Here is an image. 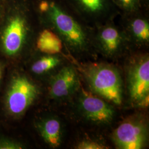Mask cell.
I'll return each instance as SVG.
<instances>
[{"instance_id":"7a4b0ae2","label":"cell","mask_w":149,"mask_h":149,"mask_svg":"<svg viewBox=\"0 0 149 149\" xmlns=\"http://www.w3.org/2000/svg\"><path fill=\"white\" fill-rule=\"evenodd\" d=\"M38 19L30 0L8 3L0 22V48L8 56L21 53L29 41Z\"/></svg>"},{"instance_id":"2e32d148","label":"cell","mask_w":149,"mask_h":149,"mask_svg":"<svg viewBox=\"0 0 149 149\" xmlns=\"http://www.w3.org/2000/svg\"><path fill=\"white\" fill-rule=\"evenodd\" d=\"M106 146L94 141L84 140L78 144L77 149H107Z\"/></svg>"},{"instance_id":"3957f363","label":"cell","mask_w":149,"mask_h":149,"mask_svg":"<svg viewBox=\"0 0 149 149\" xmlns=\"http://www.w3.org/2000/svg\"><path fill=\"white\" fill-rule=\"evenodd\" d=\"M86 79L92 91L112 103L122 102V83L117 70L107 64H95L85 71Z\"/></svg>"},{"instance_id":"5b68a950","label":"cell","mask_w":149,"mask_h":149,"mask_svg":"<svg viewBox=\"0 0 149 149\" xmlns=\"http://www.w3.org/2000/svg\"><path fill=\"white\" fill-rule=\"evenodd\" d=\"M92 43L108 56L117 55L129 44L122 29L114 24V20L93 27Z\"/></svg>"},{"instance_id":"6da1fadb","label":"cell","mask_w":149,"mask_h":149,"mask_svg":"<svg viewBox=\"0 0 149 149\" xmlns=\"http://www.w3.org/2000/svg\"><path fill=\"white\" fill-rule=\"evenodd\" d=\"M39 23L50 27L75 53H86L93 46L91 27L65 0H30Z\"/></svg>"},{"instance_id":"277c9868","label":"cell","mask_w":149,"mask_h":149,"mask_svg":"<svg viewBox=\"0 0 149 149\" xmlns=\"http://www.w3.org/2000/svg\"><path fill=\"white\" fill-rule=\"evenodd\" d=\"M92 27L113 21L119 11L113 0H65Z\"/></svg>"},{"instance_id":"e0dca14e","label":"cell","mask_w":149,"mask_h":149,"mask_svg":"<svg viewBox=\"0 0 149 149\" xmlns=\"http://www.w3.org/2000/svg\"><path fill=\"white\" fill-rule=\"evenodd\" d=\"M21 144L10 140H0V149H21Z\"/></svg>"},{"instance_id":"8fae6325","label":"cell","mask_w":149,"mask_h":149,"mask_svg":"<svg viewBox=\"0 0 149 149\" xmlns=\"http://www.w3.org/2000/svg\"><path fill=\"white\" fill-rule=\"evenodd\" d=\"M79 85V80L74 69L66 66L54 76L50 83V94L54 98H62L71 94Z\"/></svg>"},{"instance_id":"d6986e66","label":"cell","mask_w":149,"mask_h":149,"mask_svg":"<svg viewBox=\"0 0 149 149\" xmlns=\"http://www.w3.org/2000/svg\"><path fill=\"white\" fill-rule=\"evenodd\" d=\"M140 9L149 11V0H140Z\"/></svg>"},{"instance_id":"ffe728a7","label":"cell","mask_w":149,"mask_h":149,"mask_svg":"<svg viewBox=\"0 0 149 149\" xmlns=\"http://www.w3.org/2000/svg\"><path fill=\"white\" fill-rule=\"evenodd\" d=\"M1 1L5 2L7 3H10V2H13V1H16V0H1Z\"/></svg>"},{"instance_id":"4fadbf2b","label":"cell","mask_w":149,"mask_h":149,"mask_svg":"<svg viewBox=\"0 0 149 149\" xmlns=\"http://www.w3.org/2000/svg\"><path fill=\"white\" fill-rule=\"evenodd\" d=\"M39 130L45 141L53 148L58 147L61 143V129L58 120L50 118L39 124Z\"/></svg>"},{"instance_id":"7c38bea8","label":"cell","mask_w":149,"mask_h":149,"mask_svg":"<svg viewBox=\"0 0 149 149\" xmlns=\"http://www.w3.org/2000/svg\"><path fill=\"white\" fill-rule=\"evenodd\" d=\"M40 24L44 28L38 33L36 38L35 45L37 49L42 53L50 55L61 53L64 45H65L61 38L53 29Z\"/></svg>"},{"instance_id":"44dd1931","label":"cell","mask_w":149,"mask_h":149,"mask_svg":"<svg viewBox=\"0 0 149 149\" xmlns=\"http://www.w3.org/2000/svg\"><path fill=\"white\" fill-rule=\"evenodd\" d=\"M2 66L1 65V64H0V80L1 78V76H2Z\"/></svg>"},{"instance_id":"9c48e42d","label":"cell","mask_w":149,"mask_h":149,"mask_svg":"<svg viewBox=\"0 0 149 149\" xmlns=\"http://www.w3.org/2000/svg\"><path fill=\"white\" fill-rule=\"evenodd\" d=\"M135 62L129 71L128 87L132 100L138 104L149 96V57L140 56Z\"/></svg>"},{"instance_id":"5bb4252c","label":"cell","mask_w":149,"mask_h":149,"mask_svg":"<svg viewBox=\"0 0 149 149\" xmlns=\"http://www.w3.org/2000/svg\"><path fill=\"white\" fill-rule=\"evenodd\" d=\"M60 60L55 55H47L36 61L32 66V71L36 74H42L55 68Z\"/></svg>"},{"instance_id":"30bf717a","label":"cell","mask_w":149,"mask_h":149,"mask_svg":"<svg viewBox=\"0 0 149 149\" xmlns=\"http://www.w3.org/2000/svg\"><path fill=\"white\" fill-rule=\"evenodd\" d=\"M81 109L88 120L96 123L111 122L114 116V109L101 98L84 91L80 98Z\"/></svg>"},{"instance_id":"52a82bcc","label":"cell","mask_w":149,"mask_h":149,"mask_svg":"<svg viewBox=\"0 0 149 149\" xmlns=\"http://www.w3.org/2000/svg\"><path fill=\"white\" fill-rule=\"evenodd\" d=\"M38 94L37 86L27 77L18 76L11 82L6 97V106L12 115L22 114L32 104Z\"/></svg>"},{"instance_id":"ac0fdd59","label":"cell","mask_w":149,"mask_h":149,"mask_svg":"<svg viewBox=\"0 0 149 149\" xmlns=\"http://www.w3.org/2000/svg\"><path fill=\"white\" fill-rule=\"evenodd\" d=\"M8 3L0 0V22L3 18V17L5 15L6 7Z\"/></svg>"},{"instance_id":"8992f818","label":"cell","mask_w":149,"mask_h":149,"mask_svg":"<svg viewBox=\"0 0 149 149\" xmlns=\"http://www.w3.org/2000/svg\"><path fill=\"white\" fill-rule=\"evenodd\" d=\"M148 138V128L144 120L138 117L129 118L122 123L113 134V140L118 148L140 149Z\"/></svg>"},{"instance_id":"9a60e30c","label":"cell","mask_w":149,"mask_h":149,"mask_svg":"<svg viewBox=\"0 0 149 149\" xmlns=\"http://www.w3.org/2000/svg\"><path fill=\"white\" fill-rule=\"evenodd\" d=\"M119 14L129 13L140 9V0H113Z\"/></svg>"},{"instance_id":"ba28073f","label":"cell","mask_w":149,"mask_h":149,"mask_svg":"<svg viewBox=\"0 0 149 149\" xmlns=\"http://www.w3.org/2000/svg\"><path fill=\"white\" fill-rule=\"evenodd\" d=\"M119 16L122 29L129 43L137 47H147L149 43V11L140 9Z\"/></svg>"}]
</instances>
